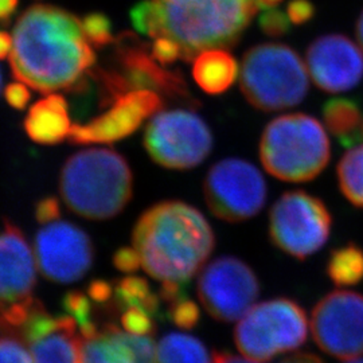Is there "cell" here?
Here are the masks:
<instances>
[{
	"instance_id": "obj_1",
	"label": "cell",
	"mask_w": 363,
	"mask_h": 363,
	"mask_svg": "<svg viewBox=\"0 0 363 363\" xmlns=\"http://www.w3.org/2000/svg\"><path fill=\"white\" fill-rule=\"evenodd\" d=\"M13 35V77L40 93L76 88L96 62L82 22L55 6L28 7L18 18Z\"/></svg>"
},
{
	"instance_id": "obj_2",
	"label": "cell",
	"mask_w": 363,
	"mask_h": 363,
	"mask_svg": "<svg viewBox=\"0 0 363 363\" xmlns=\"http://www.w3.org/2000/svg\"><path fill=\"white\" fill-rule=\"evenodd\" d=\"M132 244L151 277L189 284L213 253L216 235L198 208L181 201H164L140 216Z\"/></svg>"
},
{
	"instance_id": "obj_3",
	"label": "cell",
	"mask_w": 363,
	"mask_h": 363,
	"mask_svg": "<svg viewBox=\"0 0 363 363\" xmlns=\"http://www.w3.org/2000/svg\"><path fill=\"white\" fill-rule=\"evenodd\" d=\"M160 18V37L174 39L186 62L208 49L240 42L259 6L256 0H152Z\"/></svg>"
},
{
	"instance_id": "obj_4",
	"label": "cell",
	"mask_w": 363,
	"mask_h": 363,
	"mask_svg": "<svg viewBox=\"0 0 363 363\" xmlns=\"http://www.w3.org/2000/svg\"><path fill=\"white\" fill-rule=\"evenodd\" d=\"M60 193L69 210L82 218L111 220L130 203L133 175L125 157L109 148H89L66 160Z\"/></svg>"
},
{
	"instance_id": "obj_5",
	"label": "cell",
	"mask_w": 363,
	"mask_h": 363,
	"mask_svg": "<svg viewBox=\"0 0 363 363\" xmlns=\"http://www.w3.org/2000/svg\"><path fill=\"white\" fill-rule=\"evenodd\" d=\"M259 159L264 169L280 181H312L330 163V139L315 117L283 115L273 118L262 132Z\"/></svg>"
},
{
	"instance_id": "obj_6",
	"label": "cell",
	"mask_w": 363,
	"mask_h": 363,
	"mask_svg": "<svg viewBox=\"0 0 363 363\" xmlns=\"http://www.w3.org/2000/svg\"><path fill=\"white\" fill-rule=\"evenodd\" d=\"M240 86L253 108L262 112L283 111L306 99L310 91L308 69L289 46L262 43L244 54Z\"/></svg>"
},
{
	"instance_id": "obj_7",
	"label": "cell",
	"mask_w": 363,
	"mask_h": 363,
	"mask_svg": "<svg viewBox=\"0 0 363 363\" xmlns=\"http://www.w3.org/2000/svg\"><path fill=\"white\" fill-rule=\"evenodd\" d=\"M103 103L133 91H154L163 99L196 106L199 103L189 91L181 72L159 64L152 52L133 34L125 33L116 40L115 66L99 72Z\"/></svg>"
},
{
	"instance_id": "obj_8",
	"label": "cell",
	"mask_w": 363,
	"mask_h": 363,
	"mask_svg": "<svg viewBox=\"0 0 363 363\" xmlns=\"http://www.w3.org/2000/svg\"><path fill=\"white\" fill-rule=\"evenodd\" d=\"M308 337V318L298 301L276 298L253 306L234 328L238 351L255 362H268L300 349Z\"/></svg>"
},
{
	"instance_id": "obj_9",
	"label": "cell",
	"mask_w": 363,
	"mask_h": 363,
	"mask_svg": "<svg viewBox=\"0 0 363 363\" xmlns=\"http://www.w3.org/2000/svg\"><path fill=\"white\" fill-rule=\"evenodd\" d=\"M331 228L333 216L325 202L303 190L286 191L269 211L273 245L300 261L325 247Z\"/></svg>"
},
{
	"instance_id": "obj_10",
	"label": "cell",
	"mask_w": 363,
	"mask_h": 363,
	"mask_svg": "<svg viewBox=\"0 0 363 363\" xmlns=\"http://www.w3.org/2000/svg\"><path fill=\"white\" fill-rule=\"evenodd\" d=\"M213 143L208 124L189 109L157 112L144 132L145 151L164 169H194L210 155Z\"/></svg>"
},
{
	"instance_id": "obj_11",
	"label": "cell",
	"mask_w": 363,
	"mask_h": 363,
	"mask_svg": "<svg viewBox=\"0 0 363 363\" xmlns=\"http://www.w3.org/2000/svg\"><path fill=\"white\" fill-rule=\"evenodd\" d=\"M203 194L210 211L226 222H244L256 217L265 206L267 182L255 164L228 157L208 169Z\"/></svg>"
},
{
	"instance_id": "obj_12",
	"label": "cell",
	"mask_w": 363,
	"mask_h": 363,
	"mask_svg": "<svg viewBox=\"0 0 363 363\" xmlns=\"http://www.w3.org/2000/svg\"><path fill=\"white\" fill-rule=\"evenodd\" d=\"M196 291L213 319L232 323L255 306L259 295V277L245 261L222 256L203 267Z\"/></svg>"
},
{
	"instance_id": "obj_13",
	"label": "cell",
	"mask_w": 363,
	"mask_h": 363,
	"mask_svg": "<svg viewBox=\"0 0 363 363\" xmlns=\"http://www.w3.org/2000/svg\"><path fill=\"white\" fill-rule=\"evenodd\" d=\"M311 331L319 349L342 361L363 355V295L333 291L313 307Z\"/></svg>"
},
{
	"instance_id": "obj_14",
	"label": "cell",
	"mask_w": 363,
	"mask_h": 363,
	"mask_svg": "<svg viewBox=\"0 0 363 363\" xmlns=\"http://www.w3.org/2000/svg\"><path fill=\"white\" fill-rule=\"evenodd\" d=\"M39 271L52 283L70 284L81 280L93 265L91 237L72 222L55 220L45 225L34 241Z\"/></svg>"
},
{
	"instance_id": "obj_15",
	"label": "cell",
	"mask_w": 363,
	"mask_h": 363,
	"mask_svg": "<svg viewBox=\"0 0 363 363\" xmlns=\"http://www.w3.org/2000/svg\"><path fill=\"white\" fill-rule=\"evenodd\" d=\"M163 97L154 91L121 94L109 111L88 124H74L69 140L73 144L115 143L128 138L144 121L163 109Z\"/></svg>"
},
{
	"instance_id": "obj_16",
	"label": "cell",
	"mask_w": 363,
	"mask_h": 363,
	"mask_svg": "<svg viewBox=\"0 0 363 363\" xmlns=\"http://www.w3.org/2000/svg\"><path fill=\"white\" fill-rule=\"evenodd\" d=\"M306 58L312 81L322 91L342 93L355 88L362 81V52L342 34L315 39Z\"/></svg>"
},
{
	"instance_id": "obj_17",
	"label": "cell",
	"mask_w": 363,
	"mask_h": 363,
	"mask_svg": "<svg viewBox=\"0 0 363 363\" xmlns=\"http://www.w3.org/2000/svg\"><path fill=\"white\" fill-rule=\"evenodd\" d=\"M35 286V255L22 230L6 220L0 230V308L31 298Z\"/></svg>"
},
{
	"instance_id": "obj_18",
	"label": "cell",
	"mask_w": 363,
	"mask_h": 363,
	"mask_svg": "<svg viewBox=\"0 0 363 363\" xmlns=\"http://www.w3.org/2000/svg\"><path fill=\"white\" fill-rule=\"evenodd\" d=\"M79 363H156L155 342L106 325L94 337H82Z\"/></svg>"
},
{
	"instance_id": "obj_19",
	"label": "cell",
	"mask_w": 363,
	"mask_h": 363,
	"mask_svg": "<svg viewBox=\"0 0 363 363\" xmlns=\"http://www.w3.org/2000/svg\"><path fill=\"white\" fill-rule=\"evenodd\" d=\"M23 127L27 136L35 143L46 145L62 143L69 138L73 127L65 97L50 93L37 101L30 108Z\"/></svg>"
},
{
	"instance_id": "obj_20",
	"label": "cell",
	"mask_w": 363,
	"mask_h": 363,
	"mask_svg": "<svg viewBox=\"0 0 363 363\" xmlns=\"http://www.w3.org/2000/svg\"><path fill=\"white\" fill-rule=\"evenodd\" d=\"M193 77L196 85L208 94L228 91L240 74V66L233 55L225 49H208L194 60Z\"/></svg>"
},
{
	"instance_id": "obj_21",
	"label": "cell",
	"mask_w": 363,
	"mask_h": 363,
	"mask_svg": "<svg viewBox=\"0 0 363 363\" xmlns=\"http://www.w3.org/2000/svg\"><path fill=\"white\" fill-rule=\"evenodd\" d=\"M77 322L64 313V323L52 334L31 343L34 363H79L82 337Z\"/></svg>"
},
{
	"instance_id": "obj_22",
	"label": "cell",
	"mask_w": 363,
	"mask_h": 363,
	"mask_svg": "<svg viewBox=\"0 0 363 363\" xmlns=\"http://www.w3.org/2000/svg\"><path fill=\"white\" fill-rule=\"evenodd\" d=\"M323 120L340 145L352 148L361 143L359 132L363 113L359 104L351 99H331L323 105Z\"/></svg>"
},
{
	"instance_id": "obj_23",
	"label": "cell",
	"mask_w": 363,
	"mask_h": 363,
	"mask_svg": "<svg viewBox=\"0 0 363 363\" xmlns=\"http://www.w3.org/2000/svg\"><path fill=\"white\" fill-rule=\"evenodd\" d=\"M115 307L118 311L140 308L157 320H164L162 298L154 294L150 284L138 276H128L117 280L115 284Z\"/></svg>"
},
{
	"instance_id": "obj_24",
	"label": "cell",
	"mask_w": 363,
	"mask_h": 363,
	"mask_svg": "<svg viewBox=\"0 0 363 363\" xmlns=\"http://www.w3.org/2000/svg\"><path fill=\"white\" fill-rule=\"evenodd\" d=\"M156 363H213V357L198 337L169 333L156 347Z\"/></svg>"
},
{
	"instance_id": "obj_25",
	"label": "cell",
	"mask_w": 363,
	"mask_h": 363,
	"mask_svg": "<svg viewBox=\"0 0 363 363\" xmlns=\"http://www.w3.org/2000/svg\"><path fill=\"white\" fill-rule=\"evenodd\" d=\"M327 276L337 286H355L363 280V249L349 244L334 249L327 261Z\"/></svg>"
},
{
	"instance_id": "obj_26",
	"label": "cell",
	"mask_w": 363,
	"mask_h": 363,
	"mask_svg": "<svg viewBox=\"0 0 363 363\" xmlns=\"http://www.w3.org/2000/svg\"><path fill=\"white\" fill-rule=\"evenodd\" d=\"M337 172L342 194L354 206L363 208V144L352 147L343 155Z\"/></svg>"
},
{
	"instance_id": "obj_27",
	"label": "cell",
	"mask_w": 363,
	"mask_h": 363,
	"mask_svg": "<svg viewBox=\"0 0 363 363\" xmlns=\"http://www.w3.org/2000/svg\"><path fill=\"white\" fill-rule=\"evenodd\" d=\"M62 307L65 313L77 322L79 334L82 337H94L99 334V327L91 318V303L89 296L79 291H70L62 298Z\"/></svg>"
},
{
	"instance_id": "obj_28",
	"label": "cell",
	"mask_w": 363,
	"mask_h": 363,
	"mask_svg": "<svg viewBox=\"0 0 363 363\" xmlns=\"http://www.w3.org/2000/svg\"><path fill=\"white\" fill-rule=\"evenodd\" d=\"M130 21L135 28L144 35L157 38L162 35L160 18L152 0H143L130 10Z\"/></svg>"
},
{
	"instance_id": "obj_29",
	"label": "cell",
	"mask_w": 363,
	"mask_h": 363,
	"mask_svg": "<svg viewBox=\"0 0 363 363\" xmlns=\"http://www.w3.org/2000/svg\"><path fill=\"white\" fill-rule=\"evenodd\" d=\"M82 28L89 43L97 49L105 48L113 42L112 23L104 13H88L82 19Z\"/></svg>"
},
{
	"instance_id": "obj_30",
	"label": "cell",
	"mask_w": 363,
	"mask_h": 363,
	"mask_svg": "<svg viewBox=\"0 0 363 363\" xmlns=\"http://www.w3.org/2000/svg\"><path fill=\"white\" fill-rule=\"evenodd\" d=\"M166 315L169 320L182 330H193L201 320L199 308L189 295L169 304V311Z\"/></svg>"
},
{
	"instance_id": "obj_31",
	"label": "cell",
	"mask_w": 363,
	"mask_h": 363,
	"mask_svg": "<svg viewBox=\"0 0 363 363\" xmlns=\"http://www.w3.org/2000/svg\"><path fill=\"white\" fill-rule=\"evenodd\" d=\"M121 325L123 328L139 337H154L156 325L154 318L140 308H128L121 313Z\"/></svg>"
},
{
	"instance_id": "obj_32",
	"label": "cell",
	"mask_w": 363,
	"mask_h": 363,
	"mask_svg": "<svg viewBox=\"0 0 363 363\" xmlns=\"http://www.w3.org/2000/svg\"><path fill=\"white\" fill-rule=\"evenodd\" d=\"M25 343L18 335L3 334L0 337V363H33Z\"/></svg>"
},
{
	"instance_id": "obj_33",
	"label": "cell",
	"mask_w": 363,
	"mask_h": 363,
	"mask_svg": "<svg viewBox=\"0 0 363 363\" xmlns=\"http://www.w3.org/2000/svg\"><path fill=\"white\" fill-rule=\"evenodd\" d=\"M291 21L286 13L279 9H269L261 13L259 19L261 31L273 38L284 37L291 31Z\"/></svg>"
},
{
	"instance_id": "obj_34",
	"label": "cell",
	"mask_w": 363,
	"mask_h": 363,
	"mask_svg": "<svg viewBox=\"0 0 363 363\" xmlns=\"http://www.w3.org/2000/svg\"><path fill=\"white\" fill-rule=\"evenodd\" d=\"M213 363H261L255 362V361H247L242 357L234 355L232 352L228 351H214L213 352ZM276 363H325L322 358L312 352H296L294 355H289L284 359Z\"/></svg>"
},
{
	"instance_id": "obj_35",
	"label": "cell",
	"mask_w": 363,
	"mask_h": 363,
	"mask_svg": "<svg viewBox=\"0 0 363 363\" xmlns=\"http://www.w3.org/2000/svg\"><path fill=\"white\" fill-rule=\"evenodd\" d=\"M151 52L156 61L162 65L174 64L178 60H183L181 46L169 37H157L152 43Z\"/></svg>"
},
{
	"instance_id": "obj_36",
	"label": "cell",
	"mask_w": 363,
	"mask_h": 363,
	"mask_svg": "<svg viewBox=\"0 0 363 363\" xmlns=\"http://www.w3.org/2000/svg\"><path fill=\"white\" fill-rule=\"evenodd\" d=\"M315 13L316 9L311 0H291L286 6V15L296 26L308 23L315 16Z\"/></svg>"
},
{
	"instance_id": "obj_37",
	"label": "cell",
	"mask_w": 363,
	"mask_h": 363,
	"mask_svg": "<svg viewBox=\"0 0 363 363\" xmlns=\"http://www.w3.org/2000/svg\"><path fill=\"white\" fill-rule=\"evenodd\" d=\"M113 265L120 272L135 273L142 267V259L135 247H120L113 255Z\"/></svg>"
},
{
	"instance_id": "obj_38",
	"label": "cell",
	"mask_w": 363,
	"mask_h": 363,
	"mask_svg": "<svg viewBox=\"0 0 363 363\" xmlns=\"http://www.w3.org/2000/svg\"><path fill=\"white\" fill-rule=\"evenodd\" d=\"M60 202L54 196H46L40 199L35 208V218L40 225H48L55 220H61Z\"/></svg>"
},
{
	"instance_id": "obj_39",
	"label": "cell",
	"mask_w": 363,
	"mask_h": 363,
	"mask_svg": "<svg viewBox=\"0 0 363 363\" xmlns=\"http://www.w3.org/2000/svg\"><path fill=\"white\" fill-rule=\"evenodd\" d=\"M4 99L15 109L23 111L31 100V93L28 91L26 84L19 81L6 86Z\"/></svg>"
},
{
	"instance_id": "obj_40",
	"label": "cell",
	"mask_w": 363,
	"mask_h": 363,
	"mask_svg": "<svg viewBox=\"0 0 363 363\" xmlns=\"http://www.w3.org/2000/svg\"><path fill=\"white\" fill-rule=\"evenodd\" d=\"M115 291L113 286H111L105 280H93L88 286V296L97 304L106 306L112 300Z\"/></svg>"
},
{
	"instance_id": "obj_41",
	"label": "cell",
	"mask_w": 363,
	"mask_h": 363,
	"mask_svg": "<svg viewBox=\"0 0 363 363\" xmlns=\"http://www.w3.org/2000/svg\"><path fill=\"white\" fill-rule=\"evenodd\" d=\"M19 0H0V23L9 25L18 9Z\"/></svg>"
},
{
	"instance_id": "obj_42",
	"label": "cell",
	"mask_w": 363,
	"mask_h": 363,
	"mask_svg": "<svg viewBox=\"0 0 363 363\" xmlns=\"http://www.w3.org/2000/svg\"><path fill=\"white\" fill-rule=\"evenodd\" d=\"M13 37L9 33L0 31V60L10 57L13 50Z\"/></svg>"
},
{
	"instance_id": "obj_43",
	"label": "cell",
	"mask_w": 363,
	"mask_h": 363,
	"mask_svg": "<svg viewBox=\"0 0 363 363\" xmlns=\"http://www.w3.org/2000/svg\"><path fill=\"white\" fill-rule=\"evenodd\" d=\"M355 34H357V39H358V42H359V45H361V48H362L363 50V11L361 13V15H359L358 21H357Z\"/></svg>"
},
{
	"instance_id": "obj_44",
	"label": "cell",
	"mask_w": 363,
	"mask_h": 363,
	"mask_svg": "<svg viewBox=\"0 0 363 363\" xmlns=\"http://www.w3.org/2000/svg\"><path fill=\"white\" fill-rule=\"evenodd\" d=\"M259 9L262 10H269V9H274L277 4H280L283 0H256Z\"/></svg>"
},
{
	"instance_id": "obj_45",
	"label": "cell",
	"mask_w": 363,
	"mask_h": 363,
	"mask_svg": "<svg viewBox=\"0 0 363 363\" xmlns=\"http://www.w3.org/2000/svg\"><path fill=\"white\" fill-rule=\"evenodd\" d=\"M345 363H363V358H361V359H350V361H346Z\"/></svg>"
},
{
	"instance_id": "obj_46",
	"label": "cell",
	"mask_w": 363,
	"mask_h": 363,
	"mask_svg": "<svg viewBox=\"0 0 363 363\" xmlns=\"http://www.w3.org/2000/svg\"><path fill=\"white\" fill-rule=\"evenodd\" d=\"M359 138H361V143H363V121L362 127H361V132H359Z\"/></svg>"
},
{
	"instance_id": "obj_47",
	"label": "cell",
	"mask_w": 363,
	"mask_h": 363,
	"mask_svg": "<svg viewBox=\"0 0 363 363\" xmlns=\"http://www.w3.org/2000/svg\"><path fill=\"white\" fill-rule=\"evenodd\" d=\"M0 91H1V73H0Z\"/></svg>"
}]
</instances>
